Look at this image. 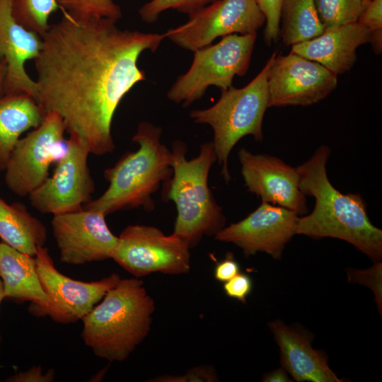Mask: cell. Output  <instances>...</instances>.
Instances as JSON below:
<instances>
[{
    "label": "cell",
    "mask_w": 382,
    "mask_h": 382,
    "mask_svg": "<svg viewBox=\"0 0 382 382\" xmlns=\"http://www.w3.org/2000/svg\"><path fill=\"white\" fill-rule=\"evenodd\" d=\"M241 272L238 262L234 259L231 253L226 254V257L218 262L214 267V278L222 282H226Z\"/></svg>",
    "instance_id": "836d02e7"
},
{
    "label": "cell",
    "mask_w": 382,
    "mask_h": 382,
    "mask_svg": "<svg viewBox=\"0 0 382 382\" xmlns=\"http://www.w3.org/2000/svg\"><path fill=\"white\" fill-rule=\"evenodd\" d=\"M190 249L174 233L166 236L156 227L134 224L117 236L111 259L137 278L154 272L182 274L190 270Z\"/></svg>",
    "instance_id": "ba28073f"
},
{
    "label": "cell",
    "mask_w": 382,
    "mask_h": 382,
    "mask_svg": "<svg viewBox=\"0 0 382 382\" xmlns=\"http://www.w3.org/2000/svg\"><path fill=\"white\" fill-rule=\"evenodd\" d=\"M218 381L214 369L209 366L193 367L180 375H162L149 380L151 382H214Z\"/></svg>",
    "instance_id": "f546056e"
},
{
    "label": "cell",
    "mask_w": 382,
    "mask_h": 382,
    "mask_svg": "<svg viewBox=\"0 0 382 382\" xmlns=\"http://www.w3.org/2000/svg\"><path fill=\"white\" fill-rule=\"evenodd\" d=\"M35 259L49 303L45 306L30 304L28 311L35 316H49L61 324L81 320L121 279L118 274L112 273L90 282L73 279L56 268L49 250L45 246L37 248Z\"/></svg>",
    "instance_id": "9c48e42d"
},
{
    "label": "cell",
    "mask_w": 382,
    "mask_h": 382,
    "mask_svg": "<svg viewBox=\"0 0 382 382\" xmlns=\"http://www.w3.org/2000/svg\"><path fill=\"white\" fill-rule=\"evenodd\" d=\"M265 18V42L271 45L279 37L281 10L284 0H257Z\"/></svg>",
    "instance_id": "f1b7e54d"
},
{
    "label": "cell",
    "mask_w": 382,
    "mask_h": 382,
    "mask_svg": "<svg viewBox=\"0 0 382 382\" xmlns=\"http://www.w3.org/2000/svg\"><path fill=\"white\" fill-rule=\"evenodd\" d=\"M349 282L364 285L374 292L375 300L381 313L382 308V264L381 261L374 262V265L369 269L360 270L349 269L347 271Z\"/></svg>",
    "instance_id": "83f0119b"
},
{
    "label": "cell",
    "mask_w": 382,
    "mask_h": 382,
    "mask_svg": "<svg viewBox=\"0 0 382 382\" xmlns=\"http://www.w3.org/2000/svg\"><path fill=\"white\" fill-rule=\"evenodd\" d=\"M330 154V148L322 145L308 160L296 167L301 191L315 199L312 212L298 217L296 235L341 239L374 262L381 261L382 231L371 222L360 195L343 194L331 184L326 170Z\"/></svg>",
    "instance_id": "7a4b0ae2"
},
{
    "label": "cell",
    "mask_w": 382,
    "mask_h": 382,
    "mask_svg": "<svg viewBox=\"0 0 382 382\" xmlns=\"http://www.w3.org/2000/svg\"><path fill=\"white\" fill-rule=\"evenodd\" d=\"M365 4L367 5L371 0H364Z\"/></svg>",
    "instance_id": "f35d334b"
},
{
    "label": "cell",
    "mask_w": 382,
    "mask_h": 382,
    "mask_svg": "<svg viewBox=\"0 0 382 382\" xmlns=\"http://www.w3.org/2000/svg\"><path fill=\"white\" fill-rule=\"evenodd\" d=\"M42 47V37L20 25L11 13V0H0V57L6 63L4 94L25 93L35 100L37 86L25 64L35 59Z\"/></svg>",
    "instance_id": "e0dca14e"
},
{
    "label": "cell",
    "mask_w": 382,
    "mask_h": 382,
    "mask_svg": "<svg viewBox=\"0 0 382 382\" xmlns=\"http://www.w3.org/2000/svg\"><path fill=\"white\" fill-rule=\"evenodd\" d=\"M299 216L286 208L262 202L248 216L224 226L214 238L239 247L245 257L263 252L280 259L286 245L296 235Z\"/></svg>",
    "instance_id": "9a60e30c"
},
{
    "label": "cell",
    "mask_w": 382,
    "mask_h": 382,
    "mask_svg": "<svg viewBox=\"0 0 382 382\" xmlns=\"http://www.w3.org/2000/svg\"><path fill=\"white\" fill-rule=\"evenodd\" d=\"M357 22L371 32L382 30V0H371Z\"/></svg>",
    "instance_id": "1f68e13d"
},
{
    "label": "cell",
    "mask_w": 382,
    "mask_h": 382,
    "mask_svg": "<svg viewBox=\"0 0 382 382\" xmlns=\"http://www.w3.org/2000/svg\"><path fill=\"white\" fill-rule=\"evenodd\" d=\"M279 35L285 45H294L320 35L325 28L313 0H284Z\"/></svg>",
    "instance_id": "603a6c76"
},
{
    "label": "cell",
    "mask_w": 382,
    "mask_h": 382,
    "mask_svg": "<svg viewBox=\"0 0 382 382\" xmlns=\"http://www.w3.org/2000/svg\"><path fill=\"white\" fill-rule=\"evenodd\" d=\"M371 40V31L357 22L328 29L319 36L291 46V52L316 62L336 74L350 70L357 48Z\"/></svg>",
    "instance_id": "d6986e66"
},
{
    "label": "cell",
    "mask_w": 382,
    "mask_h": 382,
    "mask_svg": "<svg viewBox=\"0 0 382 382\" xmlns=\"http://www.w3.org/2000/svg\"><path fill=\"white\" fill-rule=\"evenodd\" d=\"M60 8L57 0H11V13L25 28L42 37L50 28V15Z\"/></svg>",
    "instance_id": "cb8c5ba5"
},
{
    "label": "cell",
    "mask_w": 382,
    "mask_h": 382,
    "mask_svg": "<svg viewBox=\"0 0 382 382\" xmlns=\"http://www.w3.org/2000/svg\"><path fill=\"white\" fill-rule=\"evenodd\" d=\"M0 279L4 299L45 306L49 299L41 284L35 257L0 242Z\"/></svg>",
    "instance_id": "ffe728a7"
},
{
    "label": "cell",
    "mask_w": 382,
    "mask_h": 382,
    "mask_svg": "<svg viewBox=\"0 0 382 382\" xmlns=\"http://www.w3.org/2000/svg\"><path fill=\"white\" fill-rule=\"evenodd\" d=\"M0 238L20 252L35 257L47 238L45 225L20 203L8 204L0 197Z\"/></svg>",
    "instance_id": "7402d4cb"
},
{
    "label": "cell",
    "mask_w": 382,
    "mask_h": 382,
    "mask_svg": "<svg viewBox=\"0 0 382 382\" xmlns=\"http://www.w3.org/2000/svg\"><path fill=\"white\" fill-rule=\"evenodd\" d=\"M262 381L265 382H288L291 381L286 371L282 367L275 369L268 374H266L262 378Z\"/></svg>",
    "instance_id": "e575fe53"
},
{
    "label": "cell",
    "mask_w": 382,
    "mask_h": 382,
    "mask_svg": "<svg viewBox=\"0 0 382 382\" xmlns=\"http://www.w3.org/2000/svg\"><path fill=\"white\" fill-rule=\"evenodd\" d=\"M45 112L25 93L0 97V171L5 170L11 151L21 135L38 127Z\"/></svg>",
    "instance_id": "44dd1931"
},
{
    "label": "cell",
    "mask_w": 382,
    "mask_h": 382,
    "mask_svg": "<svg viewBox=\"0 0 382 382\" xmlns=\"http://www.w3.org/2000/svg\"><path fill=\"white\" fill-rule=\"evenodd\" d=\"M238 155L248 192L262 202L286 208L299 216L307 214L306 198L299 188L296 168L277 157L254 154L245 148Z\"/></svg>",
    "instance_id": "2e32d148"
},
{
    "label": "cell",
    "mask_w": 382,
    "mask_h": 382,
    "mask_svg": "<svg viewBox=\"0 0 382 382\" xmlns=\"http://www.w3.org/2000/svg\"><path fill=\"white\" fill-rule=\"evenodd\" d=\"M6 63L2 57H0V97L4 94V83L6 76Z\"/></svg>",
    "instance_id": "8d00e7d4"
},
{
    "label": "cell",
    "mask_w": 382,
    "mask_h": 382,
    "mask_svg": "<svg viewBox=\"0 0 382 382\" xmlns=\"http://www.w3.org/2000/svg\"><path fill=\"white\" fill-rule=\"evenodd\" d=\"M55 378L54 369H49L44 372L40 366H33L30 369L18 372L5 380L6 382H52Z\"/></svg>",
    "instance_id": "d6a6232c"
},
{
    "label": "cell",
    "mask_w": 382,
    "mask_h": 382,
    "mask_svg": "<svg viewBox=\"0 0 382 382\" xmlns=\"http://www.w3.org/2000/svg\"><path fill=\"white\" fill-rule=\"evenodd\" d=\"M4 296L3 284H2L1 280L0 279V305H1V303L2 300H4Z\"/></svg>",
    "instance_id": "74e56055"
},
{
    "label": "cell",
    "mask_w": 382,
    "mask_h": 382,
    "mask_svg": "<svg viewBox=\"0 0 382 382\" xmlns=\"http://www.w3.org/2000/svg\"><path fill=\"white\" fill-rule=\"evenodd\" d=\"M274 52L259 74L245 86H233L225 91L218 101L204 110H193L190 113L195 123L209 125L213 129L212 141L217 161L221 166V174L228 183L231 175L228 168L229 154L235 145L245 136L251 135L262 141V121L269 108L268 76Z\"/></svg>",
    "instance_id": "8992f818"
},
{
    "label": "cell",
    "mask_w": 382,
    "mask_h": 382,
    "mask_svg": "<svg viewBox=\"0 0 382 382\" xmlns=\"http://www.w3.org/2000/svg\"><path fill=\"white\" fill-rule=\"evenodd\" d=\"M369 43L371 44L374 52L380 54L382 51V30L371 32Z\"/></svg>",
    "instance_id": "d590c367"
},
{
    "label": "cell",
    "mask_w": 382,
    "mask_h": 382,
    "mask_svg": "<svg viewBox=\"0 0 382 382\" xmlns=\"http://www.w3.org/2000/svg\"><path fill=\"white\" fill-rule=\"evenodd\" d=\"M269 326L280 349L281 364L295 381H342L330 369L325 354L312 347L310 333L279 320L270 323Z\"/></svg>",
    "instance_id": "ac0fdd59"
},
{
    "label": "cell",
    "mask_w": 382,
    "mask_h": 382,
    "mask_svg": "<svg viewBox=\"0 0 382 382\" xmlns=\"http://www.w3.org/2000/svg\"><path fill=\"white\" fill-rule=\"evenodd\" d=\"M325 30L355 23L366 7L364 0H313Z\"/></svg>",
    "instance_id": "d4e9b609"
},
{
    "label": "cell",
    "mask_w": 382,
    "mask_h": 382,
    "mask_svg": "<svg viewBox=\"0 0 382 382\" xmlns=\"http://www.w3.org/2000/svg\"><path fill=\"white\" fill-rule=\"evenodd\" d=\"M187 150L182 141L172 143L173 173L163 183L162 199L176 206L173 233L192 248L204 236H214L221 231L226 217L208 184L210 169L217 161L212 142L202 144L199 155L191 160L186 158Z\"/></svg>",
    "instance_id": "5b68a950"
},
{
    "label": "cell",
    "mask_w": 382,
    "mask_h": 382,
    "mask_svg": "<svg viewBox=\"0 0 382 382\" xmlns=\"http://www.w3.org/2000/svg\"><path fill=\"white\" fill-rule=\"evenodd\" d=\"M65 132L62 117L49 112L38 127L18 139L5 169V183L12 192L28 196L48 178L51 164L65 150Z\"/></svg>",
    "instance_id": "30bf717a"
},
{
    "label": "cell",
    "mask_w": 382,
    "mask_h": 382,
    "mask_svg": "<svg viewBox=\"0 0 382 382\" xmlns=\"http://www.w3.org/2000/svg\"><path fill=\"white\" fill-rule=\"evenodd\" d=\"M164 33L179 47L195 51L219 37L256 33L265 23L257 0H216Z\"/></svg>",
    "instance_id": "7c38bea8"
},
{
    "label": "cell",
    "mask_w": 382,
    "mask_h": 382,
    "mask_svg": "<svg viewBox=\"0 0 382 382\" xmlns=\"http://www.w3.org/2000/svg\"><path fill=\"white\" fill-rule=\"evenodd\" d=\"M62 11L34 59L36 101L45 114L58 113L66 132L90 154L112 153L114 114L125 96L146 79L138 59L146 50L155 52L164 34L121 30L108 18L79 20Z\"/></svg>",
    "instance_id": "6da1fadb"
},
{
    "label": "cell",
    "mask_w": 382,
    "mask_h": 382,
    "mask_svg": "<svg viewBox=\"0 0 382 382\" xmlns=\"http://www.w3.org/2000/svg\"><path fill=\"white\" fill-rule=\"evenodd\" d=\"M162 128L141 122L132 137L137 150L125 154L112 167L104 171L109 183L105 191L91 200L83 208L103 213L154 207L153 195L173 173L171 151L161 142Z\"/></svg>",
    "instance_id": "277c9868"
},
{
    "label": "cell",
    "mask_w": 382,
    "mask_h": 382,
    "mask_svg": "<svg viewBox=\"0 0 382 382\" xmlns=\"http://www.w3.org/2000/svg\"><path fill=\"white\" fill-rule=\"evenodd\" d=\"M216 0H151L144 4L139 13L142 21L154 23L159 15L168 9H176L190 15Z\"/></svg>",
    "instance_id": "4316f807"
},
{
    "label": "cell",
    "mask_w": 382,
    "mask_h": 382,
    "mask_svg": "<svg viewBox=\"0 0 382 382\" xmlns=\"http://www.w3.org/2000/svg\"><path fill=\"white\" fill-rule=\"evenodd\" d=\"M52 229L59 259L68 265L111 259L117 243V236L108 226L105 215L88 209L53 215Z\"/></svg>",
    "instance_id": "5bb4252c"
},
{
    "label": "cell",
    "mask_w": 382,
    "mask_h": 382,
    "mask_svg": "<svg viewBox=\"0 0 382 382\" xmlns=\"http://www.w3.org/2000/svg\"><path fill=\"white\" fill-rule=\"evenodd\" d=\"M60 9L71 17L86 20L108 18L117 22L122 11L113 0H57Z\"/></svg>",
    "instance_id": "484cf974"
},
{
    "label": "cell",
    "mask_w": 382,
    "mask_h": 382,
    "mask_svg": "<svg viewBox=\"0 0 382 382\" xmlns=\"http://www.w3.org/2000/svg\"><path fill=\"white\" fill-rule=\"evenodd\" d=\"M223 289L226 296L245 303L253 290V281L249 275L239 272L224 282Z\"/></svg>",
    "instance_id": "4dcf8cb0"
},
{
    "label": "cell",
    "mask_w": 382,
    "mask_h": 382,
    "mask_svg": "<svg viewBox=\"0 0 382 382\" xmlns=\"http://www.w3.org/2000/svg\"><path fill=\"white\" fill-rule=\"evenodd\" d=\"M256 37V33L231 34L194 51L190 69L172 85L168 99L186 108L199 100L210 86L221 91L228 88L235 76H243L248 71Z\"/></svg>",
    "instance_id": "52a82bcc"
},
{
    "label": "cell",
    "mask_w": 382,
    "mask_h": 382,
    "mask_svg": "<svg viewBox=\"0 0 382 382\" xmlns=\"http://www.w3.org/2000/svg\"><path fill=\"white\" fill-rule=\"evenodd\" d=\"M89 154L84 143L70 134L52 175L28 195L30 204L42 214L53 215L82 209L95 191Z\"/></svg>",
    "instance_id": "8fae6325"
},
{
    "label": "cell",
    "mask_w": 382,
    "mask_h": 382,
    "mask_svg": "<svg viewBox=\"0 0 382 382\" xmlns=\"http://www.w3.org/2000/svg\"><path fill=\"white\" fill-rule=\"evenodd\" d=\"M337 85V76L320 64L291 52L276 54L268 76L269 107L311 105Z\"/></svg>",
    "instance_id": "4fadbf2b"
},
{
    "label": "cell",
    "mask_w": 382,
    "mask_h": 382,
    "mask_svg": "<svg viewBox=\"0 0 382 382\" xmlns=\"http://www.w3.org/2000/svg\"><path fill=\"white\" fill-rule=\"evenodd\" d=\"M154 310L141 279H120L82 318V340L98 357L123 361L149 335Z\"/></svg>",
    "instance_id": "3957f363"
}]
</instances>
